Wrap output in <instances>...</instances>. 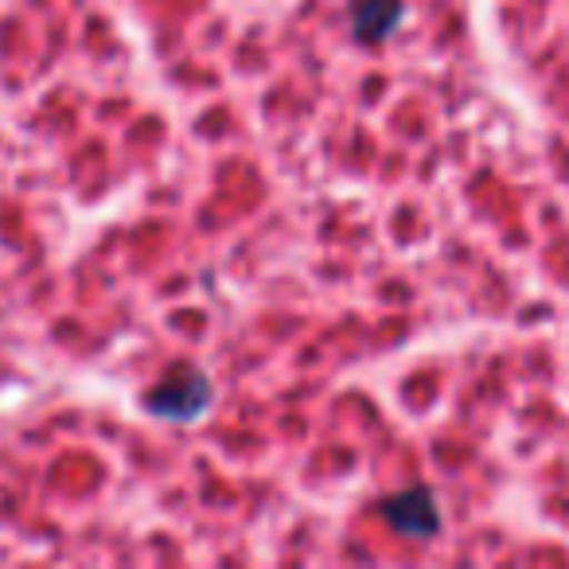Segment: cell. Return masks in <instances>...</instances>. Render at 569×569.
I'll return each instance as SVG.
<instances>
[{
    "label": "cell",
    "mask_w": 569,
    "mask_h": 569,
    "mask_svg": "<svg viewBox=\"0 0 569 569\" xmlns=\"http://www.w3.org/2000/svg\"><path fill=\"white\" fill-rule=\"evenodd\" d=\"M207 402H211V387H207V379L199 371L176 375L168 387H160L157 395H152V410L172 421L196 418L199 410H207Z\"/></svg>",
    "instance_id": "1"
},
{
    "label": "cell",
    "mask_w": 569,
    "mask_h": 569,
    "mask_svg": "<svg viewBox=\"0 0 569 569\" xmlns=\"http://www.w3.org/2000/svg\"><path fill=\"white\" fill-rule=\"evenodd\" d=\"M387 519H390V527H398L402 535H433L437 530L433 496H429L426 488L406 491V496H398L387 503Z\"/></svg>",
    "instance_id": "2"
},
{
    "label": "cell",
    "mask_w": 569,
    "mask_h": 569,
    "mask_svg": "<svg viewBox=\"0 0 569 569\" xmlns=\"http://www.w3.org/2000/svg\"><path fill=\"white\" fill-rule=\"evenodd\" d=\"M402 20V0H359L356 4V36L359 40H379Z\"/></svg>",
    "instance_id": "3"
}]
</instances>
